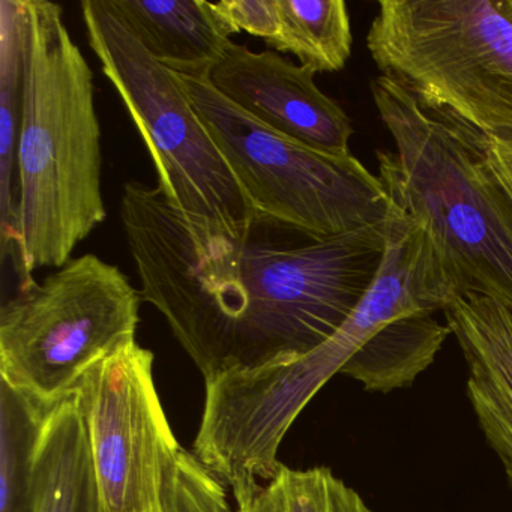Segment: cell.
<instances>
[{
    "label": "cell",
    "mask_w": 512,
    "mask_h": 512,
    "mask_svg": "<svg viewBox=\"0 0 512 512\" xmlns=\"http://www.w3.org/2000/svg\"><path fill=\"white\" fill-rule=\"evenodd\" d=\"M278 31L268 44L314 73H338L352 55V26L344 0H277Z\"/></svg>",
    "instance_id": "cell-16"
},
{
    "label": "cell",
    "mask_w": 512,
    "mask_h": 512,
    "mask_svg": "<svg viewBox=\"0 0 512 512\" xmlns=\"http://www.w3.org/2000/svg\"><path fill=\"white\" fill-rule=\"evenodd\" d=\"M173 74L254 211L319 238L388 220L385 187L358 158L326 154L269 130L218 94L206 76Z\"/></svg>",
    "instance_id": "cell-6"
},
{
    "label": "cell",
    "mask_w": 512,
    "mask_h": 512,
    "mask_svg": "<svg viewBox=\"0 0 512 512\" xmlns=\"http://www.w3.org/2000/svg\"><path fill=\"white\" fill-rule=\"evenodd\" d=\"M163 508L164 512H233L224 485L184 448L167 473Z\"/></svg>",
    "instance_id": "cell-19"
},
{
    "label": "cell",
    "mask_w": 512,
    "mask_h": 512,
    "mask_svg": "<svg viewBox=\"0 0 512 512\" xmlns=\"http://www.w3.org/2000/svg\"><path fill=\"white\" fill-rule=\"evenodd\" d=\"M53 409L0 379V512H34L35 460Z\"/></svg>",
    "instance_id": "cell-17"
},
{
    "label": "cell",
    "mask_w": 512,
    "mask_h": 512,
    "mask_svg": "<svg viewBox=\"0 0 512 512\" xmlns=\"http://www.w3.org/2000/svg\"><path fill=\"white\" fill-rule=\"evenodd\" d=\"M34 512H100L76 392L61 401L44 424L35 460Z\"/></svg>",
    "instance_id": "cell-13"
},
{
    "label": "cell",
    "mask_w": 512,
    "mask_h": 512,
    "mask_svg": "<svg viewBox=\"0 0 512 512\" xmlns=\"http://www.w3.org/2000/svg\"><path fill=\"white\" fill-rule=\"evenodd\" d=\"M467 365V397L512 487V310L488 296H458L443 308Z\"/></svg>",
    "instance_id": "cell-11"
},
{
    "label": "cell",
    "mask_w": 512,
    "mask_h": 512,
    "mask_svg": "<svg viewBox=\"0 0 512 512\" xmlns=\"http://www.w3.org/2000/svg\"><path fill=\"white\" fill-rule=\"evenodd\" d=\"M26 62L17 149L14 268L19 283L61 268L106 221L94 74L46 0H23Z\"/></svg>",
    "instance_id": "cell-3"
},
{
    "label": "cell",
    "mask_w": 512,
    "mask_h": 512,
    "mask_svg": "<svg viewBox=\"0 0 512 512\" xmlns=\"http://www.w3.org/2000/svg\"><path fill=\"white\" fill-rule=\"evenodd\" d=\"M89 46L148 148L167 202L190 220L235 230L257 214L184 89L107 0H85Z\"/></svg>",
    "instance_id": "cell-7"
},
{
    "label": "cell",
    "mask_w": 512,
    "mask_h": 512,
    "mask_svg": "<svg viewBox=\"0 0 512 512\" xmlns=\"http://www.w3.org/2000/svg\"><path fill=\"white\" fill-rule=\"evenodd\" d=\"M422 232L392 208L382 266L358 307L322 346L283 365L233 371L214 383L215 410L224 430L256 457H277L293 421L353 353L392 320L439 311L422 271Z\"/></svg>",
    "instance_id": "cell-8"
},
{
    "label": "cell",
    "mask_w": 512,
    "mask_h": 512,
    "mask_svg": "<svg viewBox=\"0 0 512 512\" xmlns=\"http://www.w3.org/2000/svg\"><path fill=\"white\" fill-rule=\"evenodd\" d=\"M236 512H373L358 491L329 467L295 470L281 466L277 475Z\"/></svg>",
    "instance_id": "cell-18"
},
{
    "label": "cell",
    "mask_w": 512,
    "mask_h": 512,
    "mask_svg": "<svg viewBox=\"0 0 512 512\" xmlns=\"http://www.w3.org/2000/svg\"><path fill=\"white\" fill-rule=\"evenodd\" d=\"M451 334L449 326L437 322L430 311L407 314L380 328L340 373L358 380L370 392L407 388L433 364Z\"/></svg>",
    "instance_id": "cell-14"
},
{
    "label": "cell",
    "mask_w": 512,
    "mask_h": 512,
    "mask_svg": "<svg viewBox=\"0 0 512 512\" xmlns=\"http://www.w3.org/2000/svg\"><path fill=\"white\" fill-rule=\"evenodd\" d=\"M121 221L143 301L206 383L289 364L329 340L376 280L388 223L319 238L257 212L223 229L137 181L125 184Z\"/></svg>",
    "instance_id": "cell-1"
},
{
    "label": "cell",
    "mask_w": 512,
    "mask_h": 512,
    "mask_svg": "<svg viewBox=\"0 0 512 512\" xmlns=\"http://www.w3.org/2000/svg\"><path fill=\"white\" fill-rule=\"evenodd\" d=\"M367 47L428 112L512 142V0H382Z\"/></svg>",
    "instance_id": "cell-4"
},
{
    "label": "cell",
    "mask_w": 512,
    "mask_h": 512,
    "mask_svg": "<svg viewBox=\"0 0 512 512\" xmlns=\"http://www.w3.org/2000/svg\"><path fill=\"white\" fill-rule=\"evenodd\" d=\"M26 62L23 0H0V242L2 260L13 257L16 236L17 149Z\"/></svg>",
    "instance_id": "cell-15"
},
{
    "label": "cell",
    "mask_w": 512,
    "mask_h": 512,
    "mask_svg": "<svg viewBox=\"0 0 512 512\" xmlns=\"http://www.w3.org/2000/svg\"><path fill=\"white\" fill-rule=\"evenodd\" d=\"M394 151L377 152L392 208L421 229L425 284L442 311L458 296H488L512 310V200L481 137L419 106L397 83L371 80Z\"/></svg>",
    "instance_id": "cell-2"
},
{
    "label": "cell",
    "mask_w": 512,
    "mask_h": 512,
    "mask_svg": "<svg viewBox=\"0 0 512 512\" xmlns=\"http://www.w3.org/2000/svg\"><path fill=\"white\" fill-rule=\"evenodd\" d=\"M142 301L127 275L95 254L19 283L0 308L2 379L53 409L92 365L136 338Z\"/></svg>",
    "instance_id": "cell-5"
},
{
    "label": "cell",
    "mask_w": 512,
    "mask_h": 512,
    "mask_svg": "<svg viewBox=\"0 0 512 512\" xmlns=\"http://www.w3.org/2000/svg\"><path fill=\"white\" fill-rule=\"evenodd\" d=\"M212 7L230 37L247 32L269 44L277 35V0H221Z\"/></svg>",
    "instance_id": "cell-20"
},
{
    "label": "cell",
    "mask_w": 512,
    "mask_h": 512,
    "mask_svg": "<svg viewBox=\"0 0 512 512\" xmlns=\"http://www.w3.org/2000/svg\"><path fill=\"white\" fill-rule=\"evenodd\" d=\"M152 368L154 353L133 338L92 365L77 386L100 512H164L167 473L182 446Z\"/></svg>",
    "instance_id": "cell-9"
},
{
    "label": "cell",
    "mask_w": 512,
    "mask_h": 512,
    "mask_svg": "<svg viewBox=\"0 0 512 512\" xmlns=\"http://www.w3.org/2000/svg\"><path fill=\"white\" fill-rule=\"evenodd\" d=\"M131 34L173 73L208 76L232 38L208 0H107Z\"/></svg>",
    "instance_id": "cell-12"
},
{
    "label": "cell",
    "mask_w": 512,
    "mask_h": 512,
    "mask_svg": "<svg viewBox=\"0 0 512 512\" xmlns=\"http://www.w3.org/2000/svg\"><path fill=\"white\" fill-rule=\"evenodd\" d=\"M488 166L512 200V142L481 139Z\"/></svg>",
    "instance_id": "cell-21"
},
{
    "label": "cell",
    "mask_w": 512,
    "mask_h": 512,
    "mask_svg": "<svg viewBox=\"0 0 512 512\" xmlns=\"http://www.w3.org/2000/svg\"><path fill=\"white\" fill-rule=\"evenodd\" d=\"M314 73L274 50L233 43L206 79L233 106L269 130L332 155L352 154V119L314 82Z\"/></svg>",
    "instance_id": "cell-10"
}]
</instances>
